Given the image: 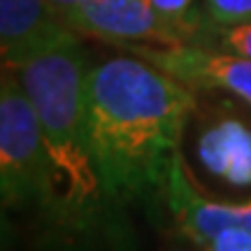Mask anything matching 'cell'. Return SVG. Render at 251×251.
<instances>
[{
	"instance_id": "obj_11",
	"label": "cell",
	"mask_w": 251,
	"mask_h": 251,
	"mask_svg": "<svg viewBox=\"0 0 251 251\" xmlns=\"http://www.w3.org/2000/svg\"><path fill=\"white\" fill-rule=\"evenodd\" d=\"M209 251H251V233L242 228H228L216 235Z\"/></svg>"
},
{
	"instance_id": "obj_9",
	"label": "cell",
	"mask_w": 251,
	"mask_h": 251,
	"mask_svg": "<svg viewBox=\"0 0 251 251\" xmlns=\"http://www.w3.org/2000/svg\"><path fill=\"white\" fill-rule=\"evenodd\" d=\"M196 45L216 47L251 61V19L240 24H216L207 17V21H202Z\"/></svg>"
},
{
	"instance_id": "obj_7",
	"label": "cell",
	"mask_w": 251,
	"mask_h": 251,
	"mask_svg": "<svg viewBox=\"0 0 251 251\" xmlns=\"http://www.w3.org/2000/svg\"><path fill=\"white\" fill-rule=\"evenodd\" d=\"M72 35L75 30L47 0H0V54L9 70H19Z\"/></svg>"
},
{
	"instance_id": "obj_6",
	"label": "cell",
	"mask_w": 251,
	"mask_h": 251,
	"mask_svg": "<svg viewBox=\"0 0 251 251\" xmlns=\"http://www.w3.org/2000/svg\"><path fill=\"white\" fill-rule=\"evenodd\" d=\"M165 207L175 219L179 233L205 249H212L216 235L228 228H242L251 233V200L242 205H226L202 198L188 177L181 153H177L172 163Z\"/></svg>"
},
{
	"instance_id": "obj_5",
	"label": "cell",
	"mask_w": 251,
	"mask_h": 251,
	"mask_svg": "<svg viewBox=\"0 0 251 251\" xmlns=\"http://www.w3.org/2000/svg\"><path fill=\"white\" fill-rule=\"evenodd\" d=\"M128 49L188 89L228 91L251 105V61L244 56L202 45H128Z\"/></svg>"
},
{
	"instance_id": "obj_4",
	"label": "cell",
	"mask_w": 251,
	"mask_h": 251,
	"mask_svg": "<svg viewBox=\"0 0 251 251\" xmlns=\"http://www.w3.org/2000/svg\"><path fill=\"white\" fill-rule=\"evenodd\" d=\"M202 21L191 14L172 21L153 7L151 0H86L70 19L75 33L100 37L117 45H196Z\"/></svg>"
},
{
	"instance_id": "obj_12",
	"label": "cell",
	"mask_w": 251,
	"mask_h": 251,
	"mask_svg": "<svg viewBox=\"0 0 251 251\" xmlns=\"http://www.w3.org/2000/svg\"><path fill=\"white\" fill-rule=\"evenodd\" d=\"M151 2L163 17L172 19V21H184V19H188L193 14L191 12L193 0H151Z\"/></svg>"
},
{
	"instance_id": "obj_13",
	"label": "cell",
	"mask_w": 251,
	"mask_h": 251,
	"mask_svg": "<svg viewBox=\"0 0 251 251\" xmlns=\"http://www.w3.org/2000/svg\"><path fill=\"white\" fill-rule=\"evenodd\" d=\"M47 2H49V7L54 9L56 14H58V17L68 24V19H70L72 14H75V12L84 5L86 0H47Z\"/></svg>"
},
{
	"instance_id": "obj_10",
	"label": "cell",
	"mask_w": 251,
	"mask_h": 251,
	"mask_svg": "<svg viewBox=\"0 0 251 251\" xmlns=\"http://www.w3.org/2000/svg\"><path fill=\"white\" fill-rule=\"evenodd\" d=\"M207 17L216 24H240L251 19V0H205Z\"/></svg>"
},
{
	"instance_id": "obj_2",
	"label": "cell",
	"mask_w": 251,
	"mask_h": 251,
	"mask_svg": "<svg viewBox=\"0 0 251 251\" xmlns=\"http://www.w3.org/2000/svg\"><path fill=\"white\" fill-rule=\"evenodd\" d=\"M35 107L54 163L58 228L81 240L124 249L128 237L124 207L102 179L86 128L89 68L77 33L30 58L17 70Z\"/></svg>"
},
{
	"instance_id": "obj_8",
	"label": "cell",
	"mask_w": 251,
	"mask_h": 251,
	"mask_svg": "<svg viewBox=\"0 0 251 251\" xmlns=\"http://www.w3.org/2000/svg\"><path fill=\"white\" fill-rule=\"evenodd\" d=\"M198 158L219 179L251 186V128L235 117L207 124L198 140Z\"/></svg>"
},
{
	"instance_id": "obj_1",
	"label": "cell",
	"mask_w": 251,
	"mask_h": 251,
	"mask_svg": "<svg viewBox=\"0 0 251 251\" xmlns=\"http://www.w3.org/2000/svg\"><path fill=\"white\" fill-rule=\"evenodd\" d=\"M196 96L144 58H109L89 70L86 128L102 179L119 205L161 207Z\"/></svg>"
},
{
	"instance_id": "obj_3",
	"label": "cell",
	"mask_w": 251,
	"mask_h": 251,
	"mask_svg": "<svg viewBox=\"0 0 251 251\" xmlns=\"http://www.w3.org/2000/svg\"><path fill=\"white\" fill-rule=\"evenodd\" d=\"M0 196L2 209L37 212L58 224V191L45 130L19 75L0 84Z\"/></svg>"
}]
</instances>
